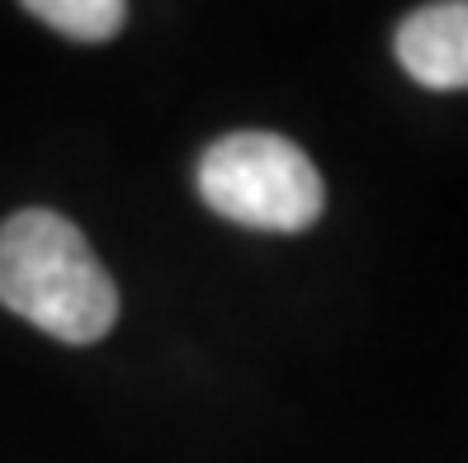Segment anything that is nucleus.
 I'll list each match as a JSON object with an SVG mask.
<instances>
[{
  "label": "nucleus",
  "mask_w": 468,
  "mask_h": 463,
  "mask_svg": "<svg viewBox=\"0 0 468 463\" xmlns=\"http://www.w3.org/2000/svg\"><path fill=\"white\" fill-rule=\"evenodd\" d=\"M0 303L67 345H95L119 321V284L76 223L24 208L0 223Z\"/></svg>",
  "instance_id": "obj_1"
},
{
  "label": "nucleus",
  "mask_w": 468,
  "mask_h": 463,
  "mask_svg": "<svg viewBox=\"0 0 468 463\" xmlns=\"http://www.w3.org/2000/svg\"><path fill=\"white\" fill-rule=\"evenodd\" d=\"M199 195L213 213L256 232H303L326 204L308 152L280 132H232L213 142L199 161Z\"/></svg>",
  "instance_id": "obj_2"
},
{
  "label": "nucleus",
  "mask_w": 468,
  "mask_h": 463,
  "mask_svg": "<svg viewBox=\"0 0 468 463\" xmlns=\"http://www.w3.org/2000/svg\"><path fill=\"white\" fill-rule=\"evenodd\" d=\"M398 62L426 90H468V0L411 10L398 29Z\"/></svg>",
  "instance_id": "obj_3"
},
{
  "label": "nucleus",
  "mask_w": 468,
  "mask_h": 463,
  "mask_svg": "<svg viewBox=\"0 0 468 463\" xmlns=\"http://www.w3.org/2000/svg\"><path fill=\"white\" fill-rule=\"evenodd\" d=\"M34 19H43L48 29H58L76 43H104L123 29L128 19V5L123 0H29Z\"/></svg>",
  "instance_id": "obj_4"
}]
</instances>
